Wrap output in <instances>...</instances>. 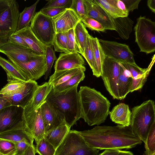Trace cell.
<instances>
[{
    "mask_svg": "<svg viewBox=\"0 0 155 155\" xmlns=\"http://www.w3.org/2000/svg\"><path fill=\"white\" fill-rule=\"evenodd\" d=\"M56 33L67 32L74 29L81 19L70 8L52 18Z\"/></svg>",
    "mask_w": 155,
    "mask_h": 155,
    "instance_id": "cell-19",
    "label": "cell"
},
{
    "mask_svg": "<svg viewBox=\"0 0 155 155\" xmlns=\"http://www.w3.org/2000/svg\"><path fill=\"white\" fill-rule=\"evenodd\" d=\"M123 2L126 9L129 12L134 10L137 9L138 5L141 0H121Z\"/></svg>",
    "mask_w": 155,
    "mask_h": 155,
    "instance_id": "cell-50",
    "label": "cell"
},
{
    "mask_svg": "<svg viewBox=\"0 0 155 155\" xmlns=\"http://www.w3.org/2000/svg\"><path fill=\"white\" fill-rule=\"evenodd\" d=\"M122 67L117 82L119 100H120L124 99L130 92L132 82V77L130 72L123 65Z\"/></svg>",
    "mask_w": 155,
    "mask_h": 155,
    "instance_id": "cell-25",
    "label": "cell"
},
{
    "mask_svg": "<svg viewBox=\"0 0 155 155\" xmlns=\"http://www.w3.org/2000/svg\"><path fill=\"white\" fill-rule=\"evenodd\" d=\"M135 42L140 51L147 54L155 51V22L145 16H140L134 28Z\"/></svg>",
    "mask_w": 155,
    "mask_h": 155,
    "instance_id": "cell-6",
    "label": "cell"
},
{
    "mask_svg": "<svg viewBox=\"0 0 155 155\" xmlns=\"http://www.w3.org/2000/svg\"><path fill=\"white\" fill-rule=\"evenodd\" d=\"M0 52L7 57L22 62H28L34 57L39 55L30 48L19 46L8 40L0 46Z\"/></svg>",
    "mask_w": 155,
    "mask_h": 155,
    "instance_id": "cell-18",
    "label": "cell"
},
{
    "mask_svg": "<svg viewBox=\"0 0 155 155\" xmlns=\"http://www.w3.org/2000/svg\"><path fill=\"white\" fill-rule=\"evenodd\" d=\"M25 76L27 81L37 80L44 75L45 72V56H35L28 62H21L7 57Z\"/></svg>",
    "mask_w": 155,
    "mask_h": 155,
    "instance_id": "cell-11",
    "label": "cell"
},
{
    "mask_svg": "<svg viewBox=\"0 0 155 155\" xmlns=\"http://www.w3.org/2000/svg\"><path fill=\"white\" fill-rule=\"evenodd\" d=\"M24 109L11 105L0 110V134L13 129L25 128Z\"/></svg>",
    "mask_w": 155,
    "mask_h": 155,
    "instance_id": "cell-12",
    "label": "cell"
},
{
    "mask_svg": "<svg viewBox=\"0 0 155 155\" xmlns=\"http://www.w3.org/2000/svg\"><path fill=\"white\" fill-rule=\"evenodd\" d=\"M38 86L35 81H27L17 90L0 94V96L7 99L11 105L19 106L24 109L31 101Z\"/></svg>",
    "mask_w": 155,
    "mask_h": 155,
    "instance_id": "cell-13",
    "label": "cell"
},
{
    "mask_svg": "<svg viewBox=\"0 0 155 155\" xmlns=\"http://www.w3.org/2000/svg\"><path fill=\"white\" fill-rule=\"evenodd\" d=\"M130 127L133 132L145 142L149 130L155 124L154 101L148 100L132 109Z\"/></svg>",
    "mask_w": 155,
    "mask_h": 155,
    "instance_id": "cell-4",
    "label": "cell"
},
{
    "mask_svg": "<svg viewBox=\"0 0 155 155\" xmlns=\"http://www.w3.org/2000/svg\"><path fill=\"white\" fill-rule=\"evenodd\" d=\"M109 114L111 120L124 126L130 125L131 112L128 105L120 103L114 106Z\"/></svg>",
    "mask_w": 155,
    "mask_h": 155,
    "instance_id": "cell-22",
    "label": "cell"
},
{
    "mask_svg": "<svg viewBox=\"0 0 155 155\" xmlns=\"http://www.w3.org/2000/svg\"><path fill=\"white\" fill-rule=\"evenodd\" d=\"M70 128L65 123H64L45 134L44 137L56 150Z\"/></svg>",
    "mask_w": 155,
    "mask_h": 155,
    "instance_id": "cell-23",
    "label": "cell"
},
{
    "mask_svg": "<svg viewBox=\"0 0 155 155\" xmlns=\"http://www.w3.org/2000/svg\"><path fill=\"white\" fill-rule=\"evenodd\" d=\"M7 81L8 83L0 90V94L10 93L17 90L27 81L13 79L7 80Z\"/></svg>",
    "mask_w": 155,
    "mask_h": 155,
    "instance_id": "cell-42",
    "label": "cell"
},
{
    "mask_svg": "<svg viewBox=\"0 0 155 155\" xmlns=\"http://www.w3.org/2000/svg\"><path fill=\"white\" fill-rule=\"evenodd\" d=\"M86 68L84 65L71 69L54 71L49 78L48 82L53 87L61 84L66 82L76 74L82 71H85Z\"/></svg>",
    "mask_w": 155,
    "mask_h": 155,
    "instance_id": "cell-27",
    "label": "cell"
},
{
    "mask_svg": "<svg viewBox=\"0 0 155 155\" xmlns=\"http://www.w3.org/2000/svg\"><path fill=\"white\" fill-rule=\"evenodd\" d=\"M16 148V155H22L31 145L24 142H15Z\"/></svg>",
    "mask_w": 155,
    "mask_h": 155,
    "instance_id": "cell-51",
    "label": "cell"
},
{
    "mask_svg": "<svg viewBox=\"0 0 155 155\" xmlns=\"http://www.w3.org/2000/svg\"><path fill=\"white\" fill-rule=\"evenodd\" d=\"M36 144L35 146L36 153L40 155H56V149L44 137Z\"/></svg>",
    "mask_w": 155,
    "mask_h": 155,
    "instance_id": "cell-36",
    "label": "cell"
},
{
    "mask_svg": "<svg viewBox=\"0 0 155 155\" xmlns=\"http://www.w3.org/2000/svg\"><path fill=\"white\" fill-rule=\"evenodd\" d=\"M34 34L45 47L52 45L56 34L52 18L40 11L36 12L30 25Z\"/></svg>",
    "mask_w": 155,
    "mask_h": 155,
    "instance_id": "cell-7",
    "label": "cell"
},
{
    "mask_svg": "<svg viewBox=\"0 0 155 155\" xmlns=\"http://www.w3.org/2000/svg\"><path fill=\"white\" fill-rule=\"evenodd\" d=\"M78 86L62 91H55L52 87L45 100L63 115L66 124L70 128L76 124L77 121L81 118Z\"/></svg>",
    "mask_w": 155,
    "mask_h": 155,
    "instance_id": "cell-3",
    "label": "cell"
},
{
    "mask_svg": "<svg viewBox=\"0 0 155 155\" xmlns=\"http://www.w3.org/2000/svg\"><path fill=\"white\" fill-rule=\"evenodd\" d=\"M0 66L6 72L8 80L27 81L25 76L13 63L0 56Z\"/></svg>",
    "mask_w": 155,
    "mask_h": 155,
    "instance_id": "cell-31",
    "label": "cell"
},
{
    "mask_svg": "<svg viewBox=\"0 0 155 155\" xmlns=\"http://www.w3.org/2000/svg\"><path fill=\"white\" fill-rule=\"evenodd\" d=\"M52 84L48 82H46L41 85L38 86L30 101L32 107L35 109L40 107L45 101L47 96L52 89Z\"/></svg>",
    "mask_w": 155,
    "mask_h": 155,
    "instance_id": "cell-30",
    "label": "cell"
},
{
    "mask_svg": "<svg viewBox=\"0 0 155 155\" xmlns=\"http://www.w3.org/2000/svg\"><path fill=\"white\" fill-rule=\"evenodd\" d=\"M81 105V118L90 126L104 123L109 114L110 103L94 88L81 86L78 92Z\"/></svg>",
    "mask_w": 155,
    "mask_h": 155,
    "instance_id": "cell-2",
    "label": "cell"
},
{
    "mask_svg": "<svg viewBox=\"0 0 155 155\" xmlns=\"http://www.w3.org/2000/svg\"><path fill=\"white\" fill-rule=\"evenodd\" d=\"M91 38L95 61V67L92 71L93 75L98 78L101 76L102 74L103 64L106 56L100 45L98 39L91 35Z\"/></svg>",
    "mask_w": 155,
    "mask_h": 155,
    "instance_id": "cell-24",
    "label": "cell"
},
{
    "mask_svg": "<svg viewBox=\"0 0 155 155\" xmlns=\"http://www.w3.org/2000/svg\"><path fill=\"white\" fill-rule=\"evenodd\" d=\"M15 33L21 38L30 48L37 54L40 55H45L46 47L35 37L30 26L16 31Z\"/></svg>",
    "mask_w": 155,
    "mask_h": 155,
    "instance_id": "cell-21",
    "label": "cell"
},
{
    "mask_svg": "<svg viewBox=\"0 0 155 155\" xmlns=\"http://www.w3.org/2000/svg\"><path fill=\"white\" fill-rule=\"evenodd\" d=\"M116 5L117 7L123 11L127 16H128L129 12L126 9L125 5L121 0H116Z\"/></svg>",
    "mask_w": 155,
    "mask_h": 155,
    "instance_id": "cell-52",
    "label": "cell"
},
{
    "mask_svg": "<svg viewBox=\"0 0 155 155\" xmlns=\"http://www.w3.org/2000/svg\"><path fill=\"white\" fill-rule=\"evenodd\" d=\"M85 64L82 56L77 52L61 53L56 60L55 71L71 69L80 67Z\"/></svg>",
    "mask_w": 155,
    "mask_h": 155,
    "instance_id": "cell-20",
    "label": "cell"
},
{
    "mask_svg": "<svg viewBox=\"0 0 155 155\" xmlns=\"http://www.w3.org/2000/svg\"><path fill=\"white\" fill-rule=\"evenodd\" d=\"M52 45L46 47L45 53L46 60L45 72L44 78L47 80L51 73L52 66L54 61L57 60Z\"/></svg>",
    "mask_w": 155,
    "mask_h": 155,
    "instance_id": "cell-38",
    "label": "cell"
},
{
    "mask_svg": "<svg viewBox=\"0 0 155 155\" xmlns=\"http://www.w3.org/2000/svg\"><path fill=\"white\" fill-rule=\"evenodd\" d=\"M79 133L90 147L99 150L129 149L142 143L130 126H97Z\"/></svg>",
    "mask_w": 155,
    "mask_h": 155,
    "instance_id": "cell-1",
    "label": "cell"
},
{
    "mask_svg": "<svg viewBox=\"0 0 155 155\" xmlns=\"http://www.w3.org/2000/svg\"><path fill=\"white\" fill-rule=\"evenodd\" d=\"M99 150L90 147L79 131L70 130L57 149L56 155H98Z\"/></svg>",
    "mask_w": 155,
    "mask_h": 155,
    "instance_id": "cell-5",
    "label": "cell"
},
{
    "mask_svg": "<svg viewBox=\"0 0 155 155\" xmlns=\"http://www.w3.org/2000/svg\"><path fill=\"white\" fill-rule=\"evenodd\" d=\"M23 120L25 129L36 143L44 137L45 127L40 107L34 108L30 102L24 109Z\"/></svg>",
    "mask_w": 155,
    "mask_h": 155,
    "instance_id": "cell-8",
    "label": "cell"
},
{
    "mask_svg": "<svg viewBox=\"0 0 155 155\" xmlns=\"http://www.w3.org/2000/svg\"><path fill=\"white\" fill-rule=\"evenodd\" d=\"M20 13L18 2L12 0L8 7L0 14V32H8L11 35L15 33Z\"/></svg>",
    "mask_w": 155,
    "mask_h": 155,
    "instance_id": "cell-15",
    "label": "cell"
},
{
    "mask_svg": "<svg viewBox=\"0 0 155 155\" xmlns=\"http://www.w3.org/2000/svg\"><path fill=\"white\" fill-rule=\"evenodd\" d=\"M8 38L6 39H2L0 38V46L1 45L2 43L7 41L8 39Z\"/></svg>",
    "mask_w": 155,
    "mask_h": 155,
    "instance_id": "cell-56",
    "label": "cell"
},
{
    "mask_svg": "<svg viewBox=\"0 0 155 155\" xmlns=\"http://www.w3.org/2000/svg\"><path fill=\"white\" fill-rule=\"evenodd\" d=\"M0 139L14 142H24L33 145L34 138L24 128L13 129L0 134Z\"/></svg>",
    "mask_w": 155,
    "mask_h": 155,
    "instance_id": "cell-26",
    "label": "cell"
},
{
    "mask_svg": "<svg viewBox=\"0 0 155 155\" xmlns=\"http://www.w3.org/2000/svg\"><path fill=\"white\" fill-rule=\"evenodd\" d=\"M81 21L86 28L87 27L91 30L104 32L105 30L101 23L96 20L87 16H86Z\"/></svg>",
    "mask_w": 155,
    "mask_h": 155,
    "instance_id": "cell-43",
    "label": "cell"
},
{
    "mask_svg": "<svg viewBox=\"0 0 155 155\" xmlns=\"http://www.w3.org/2000/svg\"><path fill=\"white\" fill-rule=\"evenodd\" d=\"M69 8L74 12L81 21L86 16L84 0H72Z\"/></svg>",
    "mask_w": 155,
    "mask_h": 155,
    "instance_id": "cell-41",
    "label": "cell"
},
{
    "mask_svg": "<svg viewBox=\"0 0 155 155\" xmlns=\"http://www.w3.org/2000/svg\"><path fill=\"white\" fill-rule=\"evenodd\" d=\"M85 77L84 71L79 72L64 83L55 87L53 88L58 91H65L75 85H78L79 83L83 81Z\"/></svg>",
    "mask_w": 155,
    "mask_h": 155,
    "instance_id": "cell-34",
    "label": "cell"
},
{
    "mask_svg": "<svg viewBox=\"0 0 155 155\" xmlns=\"http://www.w3.org/2000/svg\"><path fill=\"white\" fill-rule=\"evenodd\" d=\"M39 0L28 7H26L20 13L16 31L30 26V23L36 13L37 5Z\"/></svg>",
    "mask_w": 155,
    "mask_h": 155,
    "instance_id": "cell-32",
    "label": "cell"
},
{
    "mask_svg": "<svg viewBox=\"0 0 155 155\" xmlns=\"http://www.w3.org/2000/svg\"><path fill=\"white\" fill-rule=\"evenodd\" d=\"M77 52L83 56L87 38L89 34L83 23L79 21L74 28Z\"/></svg>",
    "mask_w": 155,
    "mask_h": 155,
    "instance_id": "cell-29",
    "label": "cell"
},
{
    "mask_svg": "<svg viewBox=\"0 0 155 155\" xmlns=\"http://www.w3.org/2000/svg\"><path fill=\"white\" fill-rule=\"evenodd\" d=\"M8 41L21 47L30 48L25 41L15 33L12 34L9 36Z\"/></svg>",
    "mask_w": 155,
    "mask_h": 155,
    "instance_id": "cell-48",
    "label": "cell"
},
{
    "mask_svg": "<svg viewBox=\"0 0 155 155\" xmlns=\"http://www.w3.org/2000/svg\"><path fill=\"white\" fill-rule=\"evenodd\" d=\"M98 155H134L130 151L122 150L118 149L105 150L102 153Z\"/></svg>",
    "mask_w": 155,
    "mask_h": 155,
    "instance_id": "cell-49",
    "label": "cell"
},
{
    "mask_svg": "<svg viewBox=\"0 0 155 155\" xmlns=\"http://www.w3.org/2000/svg\"><path fill=\"white\" fill-rule=\"evenodd\" d=\"M72 0H49L43 9L49 8H69Z\"/></svg>",
    "mask_w": 155,
    "mask_h": 155,
    "instance_id": "cell-44",
    "label": "cell"
},
{
    "mask_svg": "<svg viewBox=\"0 0 155 155\" xmlns=\"http://www.w3.org/2000/svg\"><path fill=\"white\" fill-rule=\"evenodd\" d=\"M143 155H155V124L150 128L144 143Z\"/></svg>",
    "mask_w": 155,
    "mask_h": 155,
    "instance_id": "cell-37",
    "label": "cell"
},
{
    "mask_svg": "<svg viewBox=\"0 0 155 155\" xmlns=\"http://www.w3.org/2000/svg\"><path fill=\"white\" fill-rule=\"evenodd\" d=\"M113 18L127 16L117 6L116 0H95Z\"/></svg>",
    "mask_w": 155,
    "mask_h": 155,
    "instance_id": "cell-33",
    "label": "cell"
},
{
    "mask_svg": "<svg viewBox=\"0 0 155 155\" xmlns=\"http://www.w3.org/2000/svg\"><path fill=\"white\" fill-rule=\"evenodd\" d=\"M12 0H0V14L4 12L11 4ZM8 32H0V38H8L10 36Z\"/></svg>",
    "mask_w": 155,
    "mask_h": 155,
    "instance_id": "cell-46",
    "label": "cell"
},
{
    "mask_svg": "<svg viewBox=\"0 0 155 155\" xmlns=\"http://www.w3.org/2000/svg\"><path fill=\"white\" fill-rule=\"evenodd\" d=\"M0 154L2 155H16L15 142L0 139Z\"/></svg>",
    "mask_w": 155,
    "mask_h": 155,
    "instance_id": "cell-40",
    "label": "cell"
},
{
    "mask_svg": "<svg viewBox=\"0 0 155 155\" xmlns=\"http://www.w3.org/2000/svg\"><path fill=\"white\" fill-rule=\"evenodd\" d=\"M98 39L106 57L120 63H135L134 54L128 45L115 41Z\"/></svg>",
    "mask_w": 155,
    "mask_h": 155,
    "instance_id": "cell-10",
    "label": "cell"
},
{
    "mask_svg": "<svg viewBox=\"0 0 155 155\" xmlns=\"http://www.w3.org/2000/svg\"><path fill=\"white\" fill-rule=\"evenodd\" d=\"M147 5L151 11L155 13V0H148L147 1Z\"/></svg>",
    "mask_w": 155,
    "mask_h": 155,
    "instance_id": "cell-55",
    "label": "cell"
},
{
    "mask_svg": "<svg viewBox=\"0 0 155 155\" xmlns=\"http://www.w3.org/2000/svg\"><path fill=\"white\" fill-rule=\"evenodd\" d=\"M122 68L121 63L106 57L101 76L107 90L114 99L119 100L117 82Z\"/></svg>",
    "mask_w": 155,
    "mask_h": 155,
    "instance_id": "cell-9",
    "label": "cell"
},
{
    "mask_svg": "<svg viewBox=\"0 0 155 155\" xmlns=\"http://www.w3.org/2000/svg\"><path fill=\"white\" fill-rule=\"evenodd\" d=\"M11 105L10 102L7 99L0 96V110Z\"/></svg>",
    "mask_w": 155,
    "mask_h": 155,
    "instance_id": "cell-53",
    "label": "cell"
},
{
    "mask_svg": "<svg viewBox=\"0 0 155 155\" xmlns=\"http://www.w3.org/2000/svg\"><path fill=\"white\" fill-rule=\"evenodd\" d=\"M86 16L92 18L101 23L105 30H114L115 27L113 18L95 0H84Z\"/></svg>",
    "mask_w": 155,
    "mask_h": 155,
    "instance_id": "cell-14",
    "label": "cell"
},
{
    "mask_svg": "<svg viewBox=\"0 0 155 155\" xmlns=\"http://www.w3.org/2000/svg\"><path fill=\"white\" fill-rule=\"evenodd\" d=\"M113 19L115 30L122 39H128L132 31L134 21L128 16L119 17Z\"/></svg>",
    "mask_w": 155,
    "mask_h": 155,
    "instance_id": "cell-28",
    "label": "cell"
},
{
    "mask_svg": "<svg viewBox=\"0 0 155 155\" xmlns=\"http://www.w3.org/2000/svg\"><path fill=\"white\" fill-rule=\"evenodd\" d=\"M155 60V54L148 67L142 68L136 63H121L130 73L132 78V84L130 92L141 89L147 81Z\"/></svg>",
    "mask_w": 155,
    "mask_h": 155,
    "instance_id": "cell-16",
    "label": "cell"
},
{
    "mask_svg": "<svg viewBox=\"0 0 155 155\" xmlns=\"http://www.w3.org/2000/svg\"><path fill=\"white\" fill-rule=\"evenodd\" d=\"M67 32L56 33L52 45L56 51L69 53L67 49Z\"/></svg>",
    "mask_w": 155,
    "mask_h": 155,
    "instance_id": "cell-35",
    "label": "cell"
},
{
    "mask_svg": "<svg viewBox=\"0 0 155 155\" xmlns=\"http://www.w3.org/2000/svg\"><path fill=\"white\" fill-rule=\"evenodd\" d=\"M36 153L35 146L33 144L30 146L22 155H35Z\"/></svg>",
    "mask_w": 155,
    "mask_h": 155,
    "instance_id": "cell-54",
    "label": "cell"
},
{
    "mask_svg": "<svg viewBox=\"0 0 155 155\" xmlns=\"http://www.w3.org/2000/svg\"><path fill=\"white\" fill-rule=\"evenodd\" d=\"M0 155H2L1 154H0Z\"/></svg>",
    "mask_w": 155,
    "mask_h": 155,
    "instance_id": "cell-57",
    "label": "cell"
},
{
    "mask_svg": "<svg viewBox=\"0 0 155 155\" xmlns=\"http://www.w3.org/2000/svg\"><path fill=\"white\" fill-rule=\"evenodd\" d=\"M40 107L45 127V134L65 123L63 115L48 101L45 100Z\"/></svg>",
    "mask_w": 155,
    "mask_h": 155,
    "instance_id": "cell-17",
    "label": "cell"
},
{
    "mask_svg": "<svg viewBox=\"0 0 155 155\" xmlns=\"http://www.w3.org/2000/svg\"><path fill=\"white\" fill-rule=\"evenodd\" d=\"M92 70L95 66V61L92 46L91 35L89 34L87 38L86 46L83 56Z\"/></svg>",
    "mask_w": 155,
    "mask_h": 155,
    "instance_id": "cell-39",
    "label": "cell"
},
{
    "mask_svg": "<svg viewBox=\"0 0 155 155\" xmlns=\"http://www.w3.org/2000/svg\"><path fill=\"white\" fill-rule=\"evenodd\" d=\"M65 9L64 8H42L40 12L47 16L52 18L64 11Z\"/></svg>",
    "mask_w": 155,
    "mask_h": 155,
    "instance_id": "cell-47",
    "label": "cell"
},
{
    "mask_svg": "<svg viewBox=\"0 0 155 155\" xmlns=\"http://www.w3.org/2000/svg\"><path fill=\"white\" fill-rule=\"evenodd\" d=\"M67 47L69 53L77 52L74 29L70 30L67 32Z\"/></svg>",
    "mask_w": 155,
    "mask_h": 155,
    "instance_id": "cell-45",
    "label": "cell"
}]
</instances>
